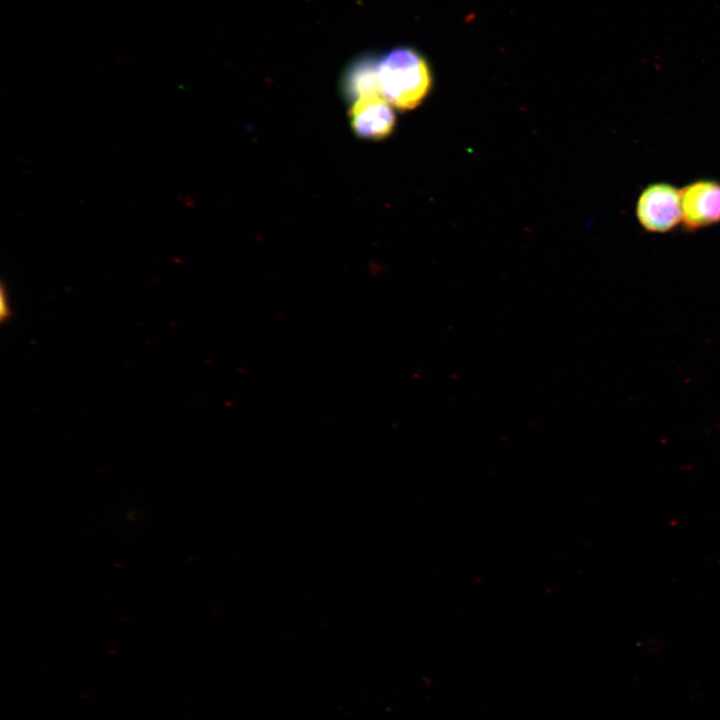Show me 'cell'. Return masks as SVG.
I'll list each match as a JSON object with an SVG mask.
<instances>
[{"mask_svg": "<svg viewBox=\"0 0 720 720\" xmlns=\"http://www.w3.org/2000/svg\"><path fill=\"white\" fill-rule=\"evenodd\" d=\"M382 96L398 110L417 107L431 89V72L425 59L414 49L394 48L378 59Z\"/></svg>", "mask_w": 720, "mask_h": 720, "instance_id": "6da1fadb", "label": "cell"}, {"mask_svg": "<svg viewBox=\"0 0 720 720\" xmlns=\"http://www.w3.org/2000/svg\"><path fill=\"white\" fill-rule=\"evenodd\" d=\"M635 214L648 232L671 231L682 219L680 190L663 182L648 185L637 199Z\"/></svg>", "mask_w": 720, "mask_h": 720, "instance_id": "7a4b0ae2", "label": "cell"}, {"mask_svg": "<svg viewBox=\"0 0 720 720\" xmlns=\"http://www.w3.org/2000/svg\"><path fill=\"white\" fill-rule=\"evenodd\" d=\"M681 223L688 232L720 222V182L702 179L680 190Z\"/></svg>", "mask_w": 720, "mask_h": 720, "instance_id": "3957f363", "label": "cell"}, {"mask_svg": "<svg viewBox=\"0 0 720 720\" xmlns=\"http://www.w3.org/2000/svg\"><path fill=\"white\" fill-rule=\"evenodd\" d=\"M393 106L382 96L376 95L357 100L349 111L353 132L360 138L383 139L395 126Z\"/></svg>", "mask_w": 720, "mask_h": 720, "instance_id": "277c9868", "label": "cell"}, {"mask_svg": "<svg viewBox=\"0 0 720 720\" xmlns=\"http://www.w3.org/2000/svg\"><path fill=\"white\" fill-rule=\"evenodd\" d=\"M345 98L353 102L376 95H382L378 77V59L361 56L346 69L342 80Z\"/></svg>", "mask_w": 720, "mask_h": 720, "instance_id": "5b68a950", "label": "cell"}, {"mask_svg": "<svg viewBox=\"0 0 720 720\" xmlns=\"http://www.w3.org/2000/svg\"><path fill=\"white\" fill-rule=\"evenodd\" d=\"M11 316V310H10V304L8 295L6 293V289L4 286L1 287L0 292V318L1 321H5L9 319Z\"/></svg>", "mask_w": 720, "mask_h": 720, "instance_id": "8992f818", "label": "cell"}]
</instances>
